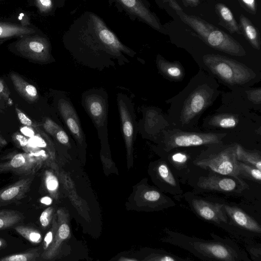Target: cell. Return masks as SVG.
Here are the masks:
<instances>
[{
  "mask_svg": "<svg viewBox=\"0 0 261 261\" xmlns=\"http://www.w3.org/2000/svg\"><path fill=\"white\" fill-rule=\"evenodd\" d=\"M66 49L80 64L102 70L129 62L136 52L123 44L102 19L85 12L71 24L63 37Z\"/></svg>",
  "mask_w": 261,
  "mask_h": 261,
  "instance_id": "1",
  "label": "cell"
},
{
  "mask_svg": "<svg viewBox=\"0 0 261 261\" xmlns=\"http://www.w3.org/2000/svg\"><path fill=\"white\" fill-rule=\"evenodd\" d=\"M163 241L188 251L196 257L206 260L248 261L247 255L232 241L212 233L213 240L165 230Z\"/></svg>",
  "mask_w": 261,
  "mask_h": 261,
  "instance_id": "2",
  "label": "cell"
},
{
  "mask_svg": "<svg viewBox=\"0 0 261 261\" xmlns=\"http://www.w3.org/2000/svg\"><path fill=\"white\" fill-rule=\"evenodd\" d=\"M181 20L192 28L208 46L236 56H244L246 51L240 43L215 25L201 18L175 11Z\"/></svg>",
  "mask_w": 261,
  "mask_h": 261,
  "instance_id": "3",
  "label": "cell"
},
{
  "mask_svg": "<svg viewBox=\"0 0 261 261\" xmlns=\"http://www.w3.org/2000/svg\"><path fill=\"white\" fill-rule=\"evenodd\" d=\"M237 143L222 145V143L210 145L193 161L196 166L224 175L239 177L236 156Z\"/></svg>",
  "mask_w": 261,
  "mask_h": 261,
  "instance_id": "4",
  "label": "cell"
},
{
  "mask_svg": "<svg viewBox=\"0 0 261 261\" xmlns=\"http://www.w3.org/2000/svg\"><path fill=\"white\" fill-rule=\"evenodd\" d=\"M203 59L208 69L228 84H245L256 76L253 71L245 64L225 56L207 54Z\"/></svg>",
  "mask_w": 261,
  "mask_h": 261,
  "instance_id": "5",
  "label": "cell"
},
{
  "mask_svg": "<svg viewBox=\"0 0 261 261\" xmlns=\"http://www.w3.org/2000/svg\"><path fill=\"white\" fill-rule=\"evenodd\" d=\"M82 105L90 118L101 141H108V95L102 88H94L82 93Z\"/></svg>",
  "mask_w": 261,
  "mask_h": 261,
  "instance_id": "6",
  "label": "cell"
},
{
  "mask_svg": "<svg viewBox=\"0 0 261 261\" xmlns=\"http://www.w3.org/2000/svg\"><path fill=\"white\" fill-rule=\"evenodd\" d=\"M226 134L187 132L181 130L169 133L164 139L166 152L178 147L211 145L222 143Z\"/></svg>",
  "mask_w": 261,
  "mask_h": 261,
  "instance_id": "7",
  "label": "cell"
},
{
  "mask_svg": "<svg viewBox=\"0 0 261 261\" xmlns=\"http://www.w3.org/2000/svg\"><path fill=\"white\" fill-rule=\"evenodd\" d=\"M196 187L204 191L227 194L241 193L249 188L242 179L213 172L206 176H200L196 182Z\"/></svg>",
  "mask_w": 261,
  "mask_h": 261,
  "instance_id": "8",
  "label": "cell"
},
{
  "mask_svg": "<svg viewBox=\"0 0 261 261\" xmlns=\"http://www.w3.org/2000/svg\"><path fill=\"white\" fill-rule=\"evenodd\" d=\"M184 197L191 210L202 219L220 225L228 224L224 204L210 201L191 192Z\"/></svg>",
  "mask_w": 261,
  "mask_h": 261,
  "instance_id": "9",
  "label": "cell"
},
{
  "mask_svg": "<svg viewBox=\"0 0 261 261\" xmlns=\"http://www.w3.org/2000/svg\"><path fill=\"white\" fill-rule=\"evenodd\" d=\"M117 102L122 135L128 154L132 151L137 132L136 115L131 99L122 93L117 94Z\"/></svg>",
  "mask_w": 261,
  "mask_h": 261,
  "instance_id": "10",
  "label": "cell"
},
{
  "mask_svg": "<svg viewBox=\"0 0 261 261\" xmlns=\"http://www.w3.org/2000/svg\"><path fill=\"white\" fill-rule=\"evenodd\" d=\"M56 107L69 132L78 145L85 143V136L77 113L67 94L61 92L57 98Z\"/></svg>",
  "mask_w": 261,
  "mask_h": 261,
  "instance_id": "11",
  "label": "cell"
},
{
  "mask_svg": "<svg viewBox=\"0 0 261 261\" xmlns=\"http://www.w3.org/2000/svg\"><path fill=\"white\" fill-rule=\"evenodd\" d=\"M16 48L23 56L37 62L47 63L54 60L49 41L43 37H23L16 43Z\"/></svg>",
  "mask_w": 261,
  "mask_h": 261,
  "instance_id": "12",
  "label": "cell"
},
{
  "mask_svg": "<svg viewBox=\"0 0 261 261\" xmlns=\"http://www.w3.org/2000/svg\"><path fill=\"white\" fill-rule=\"evenodd\" d=\"M41 162L31 153H17L8 161L0 163V174L12 172L20 175H35L41 167Z\"/></svg>",
  "mask_w": 261,
  "mask_h": 261,
  "instance_id": "13",
  "label": "cell"
},
{
  "mask_svg": "<svg viewBox=\"0 0 261 261\" xmlns=\"http://www.w3.org/2000/svg\"><path fill=\"white\" fill-rule=\"evenodd\" d=\"M211 97L210 93L206 88L200 87L194 91L185 101L181 111L184 123H189L201 113L209 104Z\"/></svg>",
  "mask_w": 261,
  "mask_h": 261,
  "instance_id": "14",
  "label": "cell"
},
{
  "mask_svg": "<svg viewBox=\"0 0 261 261\" xmlns=\"http://www.w3.org/2000/svg\"><path fill=\"white\" fill-rule=\"evenodd\" d=\"M126 12L137 17L162 33L165 30L156 16L146 7L142 0H115Z\"/></svg>",
  "mask_w": 261,
  "mask_h": 261,
  "instance_id": "15",
  "label": "cell"
},
{
  "mask_svg": "<svg viewBox=\"0 0 261 261\" xmlns=\"http://www.w3.org/2000/svg\"><path fill=\"white\" fill-rule=\"evenodd\" d=\"M156 184L163 192L179 198L183 193L179 181L165 161H160L155 167Z\"/></svg>",
  "mask_w": 261,
  "mask_h": 261,
  "instance_id": "16",
  "label": "cell"
},
{
  "mask_svg": "<svg viewBox=\"0 0 261 261\" xmlns=\"http://www.w3.org/2000/svg\"><path fill=\"white\" fill-rule=\"evenodd\" d=\"M224 209L229 220L228 224H232L247 232L260 234V224L242 209L225 204H224Z\"/></svg>",
  "mask_w": 261,
  "mask_h": 261,
  "instance_id": "17",
  "label": "cell"
},
{
  "mask_svg": "<svg viewBox=\"0 0 261 261\" xmlns=\"http://www.w3.org/2000/svg\"><path fill=\"white\" fill-rule=\"evenodd\" d=\"M34 175H30L0 189V207L24 198L29 191Z\"/></svg>",
  "mask_w": 261,
  "mask_h": 261,
  "instance_id": "18",
  "label": "cell"
},
{
  "mask_svg": "<svg viewBox=\"0 0 261 261\" xmlns=\"http://www.w3.org/2000/svg\"><path fill=\"white\" fill-rule=\"evenodd\" d=\"M10 76L15 89L20 96L30 102L37 100L38 92L34 86L25 81L17 73L11 72Z\"/></svg>",
  "mask_w": 261,
  "mask_h": 261,
  "instance_id": "19",
  "label": "cell"
},
{
  "mask_svg": "<svg viewBox=\"0 0 261 261\" xmlns=\"http://www.w3.org/2000/svg\"><path fill=\"white\" fill-rule=\"evenodd\" d=\"M215 9L221 25L231 33L242 34L239 24L228 7L224 4L219 3L215 5Z\"/></svg>",
  "mask_w": 261,
  "mask_h": 261,
  "instance_id": "20",
  "label": "cell"
},
{
  "mask_svg": "<svg viewBox=\"0 0 261 261\" xmlns=\"http://www.w3.org/2000/svg\"><path fill=\"white\" fill-rule=\"evenodd\" d=\"M239 27L241 33L256 49L260 48V40L258 29L245 16L241 14L239 17Z\"/></svg>",
  "mask_w": 261,
  "mask_h": 261,
  "instance_id": "21",
  "label": "cell"
},
{
  "mask_svg": "<svg viewBox=\"0 0 261 261\" xmlns=\"http://www.w3.org/2000/svg\"><path fill=\"white\" fill-rule=\"evenodd\" d=\"M156 65L159 71L170 79L179 80L184 76V69L178 63L169 62L159 55Z\"/></svg>",
  "mask_w": 261,
  "mask_h": 261,
  "instance_id": "22",
  "label": "cell"
},
{
  "mask_svg": "<svg viewBox=\"0 0 261 261\" xmlns=\"http://www.w3.org/2000/svg\"><path fill=\"white\" fill-rule=\"evenodd\" d=\"M42 126L45 132L54 137L59 143L65 146L69 145L70 139L68 134L63 127L54 120L48 117L46 118Z\"/></svg>",
  "mask_w": 261,
  "mask_h": 261,
  "instance_id": "23",
  "label": "cell"
},
{
  "mask_svg": "<svg viewBox=\"0 0 261 261\" xmlns=\"http://www.w3.org/2000/svg\"><path fill=\"white\" fill-rule=\"evenodd\" d=\"M236 156L238 161L250 164L261 170V152L259 150H249L237 144Z\"/></svg>",
  "mask_w": 261,
  "mask_h": 261,
  "instance_id": "24",
  "label": "cell"
},
{
  "mask_svg": "<svg viewBox=\"0 0 261 261\" xmlns=\"http://www.w3.org/2000/svg\"><path fill=\"white\" fill-rule=\"evenodd\" d=\"M24 218V215L19 211L0 210V230L13 227L21 222Z\"/></svg>",
  "mask_w": 261,
  "mask_h": 261,
  "instance_id": "25",
  "label": "cell"
},
{
  "mask_svg": "<svg viewBox=\"0 0 261 261\" xmlns=\"http://www.w3.org/2000/svg\"><path fill=\"white\" fill-rule=\"evenodd\" d=\"M34 30L11 23L0 22V39L13 38L34 33Z\"/></svg>",
  "mask_w": 261,
  "mask_h": 261,
  "instance_id": "26",
  "label": "cell"
},
{
  "mask_svg": "<svg viewBox=\"0 0 261 261\" xmlns=\"http://www.w3.org/2000/svg\"><path fill=\"white\" fill-rule=\"evenodd\" d=\"M237 172L240 178L261 182V170L252 165L238 161Z\"/></svg>",
  "mask_w": 261,
  "mask_h": 261,
  "instance_id": "27",
  "label": "cell"
},
{
  "mask_svg": "<svg viewBox=\"0 0 261 261\" xmlns=\"http://www.w3.org/2000/svg\"><path fill=\"white\" fill-rule=\"evenodd\" d=\"M238 121V117L234 115L221 114L213 116L209 123L214 126L223 128H231L234 127L237 125Z\"/></svg>",
  "mask_w": 261,
  "mask_h": 261,
  "instance_id": "28",
  "label": "cell"
},
{
  "mask_svg": "<svg viewBox=\"0 0 261 261\" xmlns=\"http://www.w3.org/2000/svg\"><path fill=\"white\" fill-rule=\"evenodd\" d=\"M39 256L38 249L33 248L25 251L5 256L0 261H35Z\"/></svg>",
  "mask_w": 261,
  "mask_h": 261,
  "instance_id": "29",
  "label": "cell"
},
{
  "mask_svg": "<svg viewBox=\"0 0 261 261\" xmlns=\"http://www.w3.org/2000/svg\"><path fill=\"white\" fill-rule=\"evenodd\" d=\"M14 229L24 238L33 244L39 243L42 240L40 232L35 228L25 225H18Z\"/></svg>",
  "mask_w": 261,
  "mask_h": 261,
  "instance_id": "30",
  "label": "cell"
},
{
  "mask_svg": "<svg viewBox=\"0 0 261 261\" xmlns=\"http://www.w3.org/2000/svg\"><path fill=\"white\" fill-rule=\"evenodd\" d=\"M168 162L167 163L170 168L173 167L176 171H180L188 168L189 157L184 153L176 152L169 157Z\"/></svg>",
  "mask_w": 261,
  "mask_h": 261,
  "instance_id": "31",
  "label": "cell"
},
{
  "mask_svg": "<svg viewBox=\"0 0 261 261\" xmlns=\"http://www.w3.org/2000/svg\"><path fill=\"white\" fill-rule=\"evenodd\" d=\"M12 139L16 145L22 149L25 152L31 153L34 156L39 150L37 147L31 144L26 137L18 132L13 135Z\"/></svg>",
  "mask_w": 261,
  "mask_h": 261,
  "instance_id": "32",
  "label": "cell"
},
{
  "mask_svg": "<svg viewBox=\"0 0 261 261\" xmlns=\"http://www.w3.org/2000/svg\"><path fill=\"white\" fill-rule=\"evenodd\" d=\"M44 179L46 190L50 194H55L59 186V182L57 177L50 171H46Z\"/></svg>",
  "mask_w": 261,
  "mask_h": 261,
  "instance_id": "33",
  "label": "cell"
},
{
  "mask_svg": "<svg viewBox=\"0 0 261 261\" xmlns=\"http://www.w3.org/2000/svg\"><path fill=\"white\" fill-rule=\"evenodd\" d=\"M53 213V208L52 207H49L42 212L39 220L42 227H46L49 224L52 218Z\"/></svg>",
  "mask_w": 261,
  "mask_h": 261,
  "instance_id": "34",
  "label": "cell"
},
{
  "mask_svg": "<svg viewBox=\"0 0 261 261\" xmlns=\"http://www.w3.org/2000/svg\"><path fill=\"white\" fill-rule=\"evenodd\" d=\"M247 97L250 101L255 104H260L261 102V89L260 88L246 91Z\"/></svg>",
  "mask_w": 261,
  "mask_h": 261,
  "instance_id": "35",
  "label": "cell"
},
{
  "mask_svg": "<svg viewBox=\"0 0 261 261\" xmlns=\"http://www.w3.org/2000/svg\"><path fill=\"white\" fill-rule=\"evenodd\" d=\"M247 249L252 259L256 261H260L261 260V248L259 244L248 246Z\"/></svg>",
  "mask_w": 261,
  "mask_h": 261,
  "instance_id": "36",
  "label": "cell"
},
{
  "mask_svg": "<svg viewBox=\"0 0 261 261\" xmlns=\"http://www.w3.org/2000/svg\"><path fill=\"white\" fill-rule=\"evenodd\" d=\"M36 2L37 7L42 13L48 12L53 6L52 0H36Z\"/></svg>",
  "mask_w": 261,
  "mask_h": 261,
  "instance_id": "37",
  "label": "cell"
},
{
  "mask_svg": "<svg viewBox=\"0 0 261 261\" xmlns=\"http://www.w3.org/2000/svg\"><path fill=\"white\" fill-rule=\"evenodd\" d=\"M15 111L20 122L25 126L34 127L35 125L32 121L19 109L15 108Z\"/></svg>",
  "mask_w": 261,
  "mask_h": 261,
  "instance_id": "38",
  "label": "cell"
},
{
  "mask_svg": "<svg viewBox=\"0 0 261 261\" xmlns=\"http://www.w3.org/2000/svg\"><path fill=\"white\" fill-rule=\"evenodd\" d=\"M241 5L248 12L255 14L256 12L255 0H239Z\"/></svg>",
  "mask_w": 261,
  "mask_h": 261,
  "instance_id": "39",
  "label": "cell"
},
{
  "mask_svg": "<svg viewBox=\"0 0 261 261\" xmlns=\"http://www.w3.org/2000/svg\"><path fill=\"white\" fill-rule=\"evenodd\" d=\"M70 233V229L68 225L65 223L62 224L58 230V236L61 240L67 239Z\"/></svg>",
  "mask_w": 261,
  "mask_h": 261,
  "instance_id": "40",
  "label": "cell"
},
{
  "mask_svg": "<svg viewBox=\"0 0 261 261\" xmlns=\"http://www.w3.org/2000/svg\"><path fill=\"white\" fill-rule=\"evenodd\" d=\"M10 98V92L7 88L5 82L0 79V99H9Z\"/></svg>",
  "mask_w": 261,
  "mask_h": 261,
  "instance_id": "41",
  "label": "cell"
},
{
  "mask_svg": "<svg viewBox=\"0 0 261 261\" xmlns=\"http://www.w3.org/2000/svg\"><path fill=\"white\" fill-rule=\"evenodd\" d=\"M54 238L53 231H49L45 235L44 239L43 247L44 249H47L53 241Z\"/></svg>",
  "mask_w": 261,
  "mask_h": 261,
  "instance_id": "42",
  "label": "cell"
},
{
  "mask_svg": "<svg viewBox=\"0 0 261 261\" xmlns=\"http://www.w3.org/2000/svg\"><path fill=\"white\" fill-rule=\"evenodd\" d=\"M167 3L171 8L175 11H183L182 8L177 3L176 0H163Z\"/></svg>",
  "mask_w": 261,
  "mask_h": 261,
  "instance_id": "43",
  "label": "cell"
},
{
  "mask_svg": "<svg viewBox=\"0 0 261 261\" xmlns=\"http://www.w3.org/2000/svg\"><path fill=\"white\" fill-rule=\"evenodd\" d=\"M186 7H195L200 3V0H181Z\"/></svg>",
  "mask_w": 261,
  "mask_h": 261,
  "instance_id": "44",
  "label": "cell"
},
{
  "mask_svg": "<svg viewBox=\"0 0 261 261\" xmlns=\"http://www.w3.org/2000/svg\"><path fill=\"white\" fill-rule=\"evenodd\" d=\"M41 202L45 204L49 205L51 203L52 199L50 197H44L41 199Z\"/></svg>",
  "mask_w": 261,
  "mask_h": 261,
  "instance_id": "45",
  "label": "cell"
},
{
  "mask_svg": "<svg viewBox=\"0 0 261 261\" xmlns=\"http://www.w3.org/2000/svg\"><path fill=\"white\" fill-rule=\"evenodd\" d=\"M7 246L6 240L3 238H0V249L4 248Z\"/></svg>",
  "mask_w": 261,
  "mask_h": 261,
  "instance_id": "46",
  "label": "cell"
},
{
  "mask_svg": "<svg viewBox=\"0 0 261 261\" xmlns=\"http://www.w3.org/2000/svg\"><path fill=\"white\" fill-rule=\"evenodd\" d=\"M7 142L6 140L3 138L0 137V146H4L6 145Z\"/></svg>",
  "mask_w": 261,
  "mask_h": 261,
  "instance_id": "47",
  "label": "cell"
}]
</instances>
